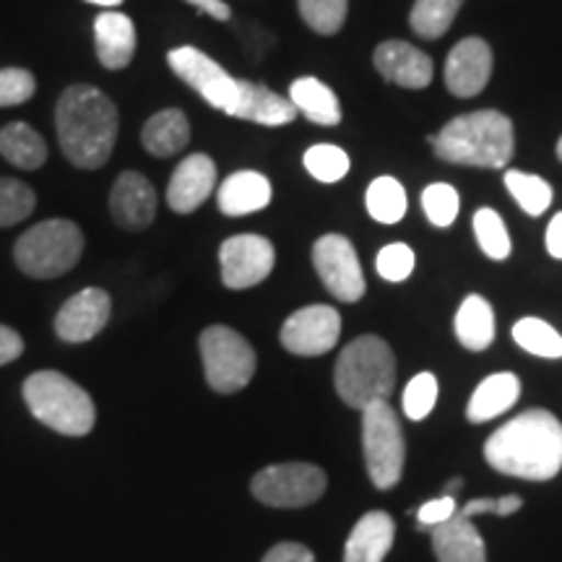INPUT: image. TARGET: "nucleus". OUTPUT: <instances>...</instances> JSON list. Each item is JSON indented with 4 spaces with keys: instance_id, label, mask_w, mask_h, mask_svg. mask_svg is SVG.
<instances>
[{
    "instance_id": "obj_1",
    "label": "nucleus",
    "mask_w": 562,
    "mask_h": 562,
    "mask_svg": "<svg viewBox=\"0 0 562 562\" xmlns=\"http://www.w3.org/2000/svg\"><path fill=\"white\" fill-rule=\"evenodd\" d=\"M484 459L495 472L518 480H552L562 469V422L547 409L518 414L490 435Z\"/></svg>"
},
{
    "instance_id": "obj_2",
    "label": "nucleus",
    "mask_w": 562,
    "mask_h": 562,
    "mask_svg": "<svg viewBox=\"0 0 562 562\" xmlns=\"http://www.w3.org/2000/svg\"><path fill=\"white\" fill-rule=\"evenodd\" d=\"M55 128L70 165L81 170H100L115 149L121 117L115 102L104 91L89 83H74L63 91L55 108Z\"/></svg>"
},
{
    "instance_id": "obj_3",
    "label": "nucleus",
    "mask_w": 562,
    "mask_h": 562,
    "mask_svg": "<svg viewBox=\"0 0 562 562\" xmlns=\"http://www.w3.org/2000/svg\"><path fill=\"white\" fill-rule=\"evenodd\" d=\"M432 151L451 165L501 170L513 159L516 133L508 115L497 110H476L453 117L438 136L427 138Z\"/></svg>"
},
{
    "instance_id": "obj_4",
    "label": "nucleus",
    "mask_w": 562,
    "mask_h": 562,
    "mask_svg": "<svg viewBox=\"0 0 562 562\" xmlns=\"http://www.w3.org/2000/svg\"><path fill=\"white\" fill-rule=\"evenodd\" d=\"M336 393L351 409L389 402L396 385V357L381 336H357L339 355L334 372Z\"/></svg>"
},
{
    "instance_id": "obj_5",
    "label": "nucleus",
    "mask_w": 562,
    "mask_h": 562,
    "mask_svg": "<svg viewBox=\"0 0 562 562\" xmlns=\"http://www.w3.org/2000/svg\"><path fill=\"white\" fill-rule=\"evenodd\" d=\"M24 402L42 425L70 438L91 432L97 422V409L89 393L55 370H40L26 378Z\"/></svg>"
},
{
    "instance_id": "obj_6",
    "label": "nucleus",
    "mask_w": 562,
    "mask_h": 562,
    "mask_svg": "<svg viewBox=\"0 0 562 562\" xmlns=\"http://www.w3.org/2000/svg\"><path fill=\"white\" fill-rule=\"evenodd\" d=\"M83 235L79 224L68 220H47L34 224L19 237L13 261L32 279H58L79 263Z\"/></svg>"
},
{
    "instance_id": "obj_7",
    "label": "nucleus",
    "mask_w": 562,
    "mask_h": 562,
    "mask_svg": "<svg viewBox=\"0 0 562 562\" xmlns=\"http://www.w3.org/2000/svg\"><path fill=\"white\" fill-rule=\"evenodd\" d=\"M362 451L368 474L378 490H391L402 482L406 440L402 422L389 402H375L362 409Z\"/></svg>"
},
{
    "instance_id": "obj_8",
    "label": "nucleus",
    "mask_w": 562,
    "mask_h": 562,
    "mask_svg": "<svg viewBox=\"0 0 562 562\" xmlns=\"http://www.w3.org/2000/svg\"><path fill=\"white\" fill-rule=\"evenodd\" d=\"M201 360L216 393H237L256 375V351L229 326H209L201 334Z\"/></svg>"
},
{
    "instance_id": "obj_9",
    "label": "nucleus",
    "mask_w": 562,
    "mask_h": 562,
    "mask_svg": "<svg viewBox=\"0 0 562 562\" xmlns=\"http://www.w3.org/2000/svg\"><path fill=\"white\" fill-rule=\"evenodd\" d=\"M326 472L315 463H273L252 476L250 490L256 501L271 508H305L326 492Z\"/></svg>"
},
{
    "instance_id": "obj_10",
    "label": "nucleus",
    "mask_w": 562,
    "mask_h": 562,
    "mask_svg": "<svg viewBox=\"0 0 562 562\" xmlns=\"http://www.w3.org/2000/svg\"><path fill=\"white\" fill-rule=\"evenodd\" d=\"M167 63L180 81H186L209 108L235 115L243 94V81L229 76L220 63L201 53L199 47H175L167 55Z\"/></svg>"
},
{
    "instance_id": "obj_11",
    "label": "nucleus",
    "mask_w": 562,
    "mask_h": 562,
    "mask_svg": "<svg viewBox=\"0 0 562 562\" xmlns=\"http://www.w3.org/2000/svg\"><path fill=\"white\" fill-rule=\"evenodd\" d=\"M313 266L328 292L339 302H360L364 297V273L355 245L344 235H323L313 245Z\"/></svg>"
},
{
    "instance_id": "obj_12",
    "label": "nucleus",
    "mask_w": 562,
    "mask_h": 562,
    "mask_svg": "<svg viewBox=\"0 0 562 562\" xmlns=\"http://www.w3.org/2000/svg\"><path fill=\"white\" fill-rule=\"evenodd\" d=\"M220 263L227 290H250L271 277L277 250L261 235H235L222 243Z\"/></svg>"
},
{
    "instance_id": "obj_13",
    "label": "nucleus",
    "mask_w": 562,
    "mask_h": 562,
    "mask_svg": "<svg viewBox=\"0 0 562 562\" xmlns=\"http://www.w3.org/2000/svg\"><path fill=\"white\" fill-rule=\"evenodd\" d=\"M341 315L331 305H307L281 326V347L297 357H321L339 344Z\"/></svg>"
},
{
    "instance_id": "obj_14",
    "label": "nucleus",
    "mask_w": 562,
    "mask_h": 562,
    "mask_svg": "<svg viewBox=\"0 0 562 562\" xmlns=\"http://www.w3.org/2000/svg\"><path fill=\"white\" fill-rule=\"evenodd\" d=\"M112 313V300L104 290L87 286L79 294H74L60 313L55 315V334L68 344L91 341L97 334L108 326Z\"/></svg>"
},
{
    "instance_id": "obj_15",
    "label": "nucleus",
    "mask_w": 562,
    "mask_h": 562,
    "mask_svg": "<svg viewBox=\"0 0 562 562\" xmlns=\"http://www.w3.org/2000/svg\"><path fill=\"white\" fill-rule=\"evenodd\" d=\"M492 76V50L480 37H467L448 53L446 87L453 97L469 100L487 89Z\"/></svg>"
},
{
    "instance_id": "obj_16",
    "label": "nucleus",
    "mask_w": 562,
    "mask_h": 562,
    "mask_svg": "<svg viewBox=\"0 0 562 562\" xmlns=\"http://www.w3.org/2000/svg\"><path fill=\"white\" fill-rule=\"evenodd\" d=\"M375 70L393 87L427 89L432 81L430 55L417 50L404 40H385L372 53Z\"/></svg>"
},
{
    "instance_id": "obj_17",
    "label": "nucleus",
    "mask_w": 562,
    "mask_h": 562,
    "mask_svg": "<svg viewBox=\"0 0 562 562\" xmlns=\"http://www.w3.org/2000/svg\"><path fill=\"white\" fill-rule=\"evenodd\" d=\"M110 214L117 227L138 232L157 216V191L140 172H123L110 193Z\"/></svg>"
},
{
    "instance_id": "obj_18",
    "label": "nucleus",
    "mask_w": 562,
    "mask_h": 562,
    "mask_svg": "<svg viewBox=\"0 0 562 562\" xmlns=\"http://www.w3.org/2000/svg\"><path fill=\"white\" fill-rule=\"evenodd\" d=\"M216 186V165L206 154H191L172 172L167 188V203L178 214H193L201 209Z\"/></svg>"
},
{
    "instance_id": "obj_19",
    "label": "nucleus",
    "mask_w": 562,
    "mask_h": 562,
    "mask_svg": "<svg viewBox=\"0 0 562 562\" xmlns=\"http://www.w3.org/2000/svg\"><path fill=\"white\" fill-rule=\"evenodd\" d=\"M396 542V524L385 510L364 513L344 544V562H383Z\"/></svg>"
},
{
    "instance_id": "obj_20",
    "label": "nucleus",
    "mask_w": 562,
    "mask_h": 562,
    "mask_svg": "<svg viewBox=\"0 0 562 562\" xmlns=\"http://www.w3.org/2000/svg\"><path fill=\"white\" fill-rule=\"evenodd\" d=\"M97 58L108 70H123L136 55V26L125 13L104 11L94 21Z\"/></svg>"
},
{
    "instance_id": "obj_21",
    "label": "nucleus",
    "mask_w": 562,
    "mask_h": 562,
    "mask_svg": "<svg viewBox=\"0 0 562 562\" xmlns=\"http://www.w3.org/2000/svg\"><path fill=\"white\" fill-rule=\"evenodd\" d=\"M430 533L438 562H487L482 533L476 531L472 518H463L459 510L446 524L435 526Z\"/></svg>"
},
{
    "instance_id": "obj_22",
    "label": "nucleus",
    "mask_w": 562,
    "mask_h": 562,
    "mask_svg": "<svg viewBox=\"0 0 562 562\" xmlns=\"http://www.w3.org/2000/svg\"><path fill=\"white\" fill-rule=\"evenodd\" d=\"M271 199H273L271 180L256 170L232 172L229 178L220 186V193H216L220 211L227 216L256 214V211L269 206Z\"/></svg>"
},
{
    "instance_id": "obj_23",
    "label": "nucleus",
    "mask_w": 562,
    "mask_h": 562,
    "mask_svg": "<svg viewBox=\"0 0 562 562\" xmlns=\"http://www.w3.org/2000/svg\"><path fill=\"white\" fill-rule=\"evenodd\" d=\"M297 115L300 112L294 110L290 97H281L269 87H263V83L243 81L240 102H237V110L232 117L258 125H269V128H279V125H290L297 121Z\"/></svg>"
},
{
    "instance_id": "obj_24",
    "label": "nucleus",
    "mask_w": 562,
    "mask_h": 562,
    "mask_svg": "<svg viewBox=\"0 0 562 562\" xmlns=\"http://www.w3.org/2000/svg\"><path fill=\"white\" fill-rule=\"evenodd\" d=\"M521 396V381L513 372H492L476 385L467 404V419L474 425L490 422L501 414L510 412Z\"/></svg>"
},
{
    "instance_id": "obj_25",
    "label": "nucleus",
    "mask_w": 562,
    "mask_h": 562,
    "mask_svg": "<svg viewBox=\"0 0 562 562\" xmlns=\"http://www.w3.org/2000/svg\"><path fill=\"white\" fill-rule=\"evenodd\" d=\"M191 140V123L188 115L178 108L161 110L146 121L144 131H140V144L151 157L167 159L180 154Z\"/></svg>"
},
{
    "instance_id": "obj_26",
    "label": "nucleus",
    "mask_w": 562,
    "mask_h": 562,
    "mask_svg": "<svg viewBox=\"0 0 562 562\" xmlns=\"http://www.w3.org/2000/svg\"><path fill=\"white\" fill-rule=\"evenodd\" d=\"M290 102L300 115L315 125H339L341 123V104L339 97L331 87H326L315 76H302V79L292 81L290 87Z\"/></svg>"
},
{
    "instance_id": "obj_27",
    "label": "nucleus",
    "mask_w": 562,
    "mask_h": 562,
    "mask_svg": "<svg viewBox=\"0 0 562 562\" xmlns=\"http://www.w3.org/2000/svg\"><path fill=\"white\" fill-rule=\"evenodd\" d=\"M456 339L463 349L484 351L495 341V311L482 294H469L456 311Z\"/></svg>"
},
{
    "instance_id": "obj_28",
    "label": "nucleus",
    "mask_w": 562,
    "mask_h": 562,
    "mask_svg": "<svg viewBox=\"0 0 562 562\" xmlns=\"http://www.w3.org/2000/svg\"><path fill=\"white\" fill-rule=\"evenodd\" d=\"M0 157L19 170H40L47 161V144L32 125L9 123L0 131Z\"/></svg>"
},
{
    "instance_id": "obj_29",
    "label": "nucleus",
    "mask_w": 562,
    "mask_h": 562,
    "mask_svg": "<svg viewBox=\"0 0 562 562\" xmlns=\"http://www.w3.org/2000/svg\"><path fill=\"white\" fill-rule=\"evenodd\" d=\"M364 206L368 214L381 224H396L404 220L406 209H409V199H406L404 186L396 178H375L370 182L368 193H364Z\"/></svg>"
},
{
    "instance_id": "obj_30",
    "label": "nucleus",
    "mask_w": 562,
    "mask_h": 562,
    "mask_svg": "<svg viewBox=\"0 0 562 562\" xmlns=\"http://www.w3.org/2000/svg\"><path fill=\"white\" fill-rule=\"evenodd\" d=\"M463 0H414L409 24L422 40H440L453 26Z\"/></svg>"
},
{
    "instance_id": "obj_31",
    "label": "nucleus",
    "mask_w": 562,
    "mask_h": 562,
    "mask_svg": "<svg viewBox=\"0 0 562 562\" xmlns=\"http://www.w3.org/2000/svg\"><path fill=\"white\" fill-rule=\"evenodd\" d=\"M513 341L524 351L544 360H560L562 357V334L542 318H521L513 326Z\"/></svg>"
},
{
    "instance_id": "obj_32",
    "label": "nucleus",
    "mask_w": 562,
    "mask_h": 562,
    "mask_svg": "<svg viewBox=\"0 0 562 562\" xmlns=\"http://www.w3.org/2000/svg\"><path fill=\"white\" fill-rule=\"evenodd\" d=\"M505 188H508V193L529 216H542L552 206V186L544 178H539V175L508 170L505 172Z\"/></svg>"
},
{
    "instance_id": "obj_33",
    "label": "nucleus",
    "mask_w": 562,
    "mask_h": 562,
    "mask_svg": "<svg viewBox=\"0 0 562 562\" xmlns=\"http://www.w3.org/2000/svg\"><path fill=\"white\" fill-rule=\"evenodd\" d=\"M474 237L482 252L492 261H505L510 256L513 243L503 216L495 209H480L474 214Z\"/></svg>"
},
{
    "instance_id": "obj_34",
    "label": "nucleus",
    "mask_w": 562,
    "mask_h": 562,
    "mask_svg": "<svg viewBox=\"0 0 562 562\" xmlns=\"http://www.w3.org/2000/svg\"><path fill=\"white\" fill-rule=\"evenodd\" d=\"M349 167H351L349 154L344 151L341 146L315 144L305 151V170L311 172L318 182H326V186L347 178Z\"/></svg>"
},
{
    "instance_id": "obj_35",
    "label": "nucleus",
    "mask_w": 562,
    "mask_h": 562,
    "mask_svg": "<svg viewBox=\"0 0 562 562\" xmlns=\"http://www.w3.org/2000/svg\"><path fill=\"white\" fill-rule=\"evenodd\" d=\"M300 16L313 32L331 37L347 21L349 0H297Z\"/></svg>"
},
{
    "instance_id": "obj_36",
    "label": "nucleus",
    "mask_w": 562,
    "mask_h": 562,
    "mask_svg": "<svg viewBox=\"0 0 562 562\" xmlns=\"http://www.w3.org/2000/svg\"><path fill=\"white\" fill-rule=\"evenodd\" d=\"M37 206V195L26 182L0 178V229L24 222Z\"/></svg>"
},
{
    "instance_id": "obj_37",
    "label": "nucleus",
    "mask_w": 562,
    "mask_h": 562,
    "mask_svg": "<svg viewBox=\"0 0 562 562\" xmlns=\"http://www.w3.org/2000/svg\"><path fill=\"white\" fill-rule=\"evenodd\" d=\"M422 209H425V216L430 220L432 227H451L461 211V195L453 186L448 182H432L422 191Z\"/></svg>"
},
{
    "instance_id": "obj_38",
    "label": "nucleus",
    "mask_w": 562,
    "mask_h": 562,
    "mask_svg": "<svg viewBox=\"0 0 562 562\" xmlns=\"http://www.w3.org/2000/svg\"><path fill=\"white\" fill-rule=\"evenodd\" d=\"M438 393H440V385H438V378H435L432 372H419V375H414L412 381L406 383L404 396H402V406H404L406 417L414 422H422V419L430 417L435 404H438Z\"/></svg>"
},
{
    "instance_id": "obj_39",
    "label": "nucleus",
    "mask_w": 562,
    "mask_h": 562,
    "mask_svg": "<svg viewBox=\"0 0 562 562\" xmlns=\"http://www.w3.org/2000/svg\"><path fill=\"white\" fill-rule=\"evenodd\" d=\"M414 263H417V258H414V250L406 243L385 245L375 258V269L381 273V279L393 281V284L409 279Z\"/></svg>"
},
{
    "instance_id": "obj_40",
    "label": "nucleus",
    "mask_w": 562,
    "mask_h": 562,
    "mask_svg": "<svg viewBox=\"0 0 562 562\" xmlns=\"http://www.w3.org/2000/svg\"><path fill=\"white\" fill-rule=\"evenodd\" d=\"M37 91V81L26 68L0 70V108H16L30 102Z\"/></svg>"
},
{
    "instance_id": "obj_41",
    "label": "nucleus",
    "mask_w": 562,
    "mask_h": 562,
    "mask_svg": "<svg viewBox=\"0 0 562 562\" xmlns=\"http://www.w3.org/2000/svg\"><path fill=\"white\" fill-rule=\"evenodd\" d=\"M456 516V497L453 495H442L435 497V501H427L422 508L417 510V526L419 531H432L435 526L446 524L448 518Z\"/></svg>"
},
{
    "instance_id": "obj_42",
    "label": "nucleus",
    "mask_w": 562,
    "mask_h": 562,
    "mask_svg": "<svg viewBox=\"0 0 562 562\" xmlns=\"http://www.w3.org/2000/svg\"><path fill=\"white\" fill-rule=\"evenodd\" d=\"M524 501L518 495H505V497H480V501L467 503L459 510L463 518H474L480 513H497V516H510V513L521 510Z\"/></svg>"
},
{
    "instance_id": "obj_43",
    "label": "nucleus",
    "mask_w": 562,
    "mask_h": 562,
    "mask_svg": "<svg viewBox=\"0 0 562 562\" xmlns=\"http://www.w3.org/2000/svg\"><path fill=\"white\" fill-rule=\"evenodd\" d=\"M263 562H315V554L297 542H281L266 552Z\"/></svg>"
},
{
    "instance_id": "obj_44",
    "label": "nucleus",
    "mask_w": 562,
    "mask_h": 562,
    "mask_svg": "<svg viewBox=\"0 0 562 562\" xmlns=\"http://www.w3.org/2000/svg\"><path fill=\"white\" fill-rule=\"evenodd\" d=\"M21 351H24V339H21L19 331H13L11 326L0 323V364L19 360Z\"/></svg>"
},
{
    "instance_id": "obj_45",
    "label": "nucleus",
    "mask_w": 562,
    "mask_h": 562,
    "mask_svg": "<svg viewBox=\"0 0 562 562\" xmlns=\"http://www.w3.org/2000/svg\"><path fill=\"white\" fill-rule=\"evenodd\" d=\"M544 243H547V252H550L552 258H558V261H562V211L560 214H554L552 222L547 224Z\"/></svg>"
},
{
    "instance_id": "obj_46",
    "label": "nucleus",
    "mask_w": 562,
    "mask_h": 562,
    "mask_svg": "<svg viewBox=\"0 0 562 562\" xmlns=\"http://www.w3.org/2000/svg\"><path fill=\"white\" fill-rule=\"evenodd\" d=\"M186 3H191L199 9L203 16L209 19H216V21H227L232 16V9L224 0H186Z\"/></svg>"
},
{
    "instance_id": "obj_47",
    "label": "nucleus",
    "mask_w": 562,
    "mask_h": 562,
    "mask_svg": "<svg viewBox=\"0 0 562 562\" xmlns=\"http://www.w3.org/2000/svg\"><path fill=\"white\" fill-rule=\"evenodd\" d=\"M91 5H100V9H117V5L123 3V0H87Z\"/></svg>"
},
{
    "instance_id": "obj_48",
    "label": "nucleus",
    "mask_w": 562,
    "mask_h": 562,
    "mask_svg": "<svg viewBox=\"0 0 562 562\" xmlns=\"http://www.w3.org/2000/svg\"><path fill=\"white\" fill-rule=\"evenodd\" d=\"M461 487H463V480H461V476H456V480L446 487V495H453V492L461 490Z\"/></svg>"
},
{
    "instance_id": "obj_49",
    "label": "nucleus",
    "mask_w": 562,
    "mask_h": 562,
    "mask_svg": "<svg viewBox=\"0 0 562 562\" xmlns=\"http://www.w3.org/2000/svg\"><path fill=\"white\" fill-rule=\"evenodd\" d=\"M558 159L562 161V136H560V140H558Z\"/></svg>"
}]
</instances>
